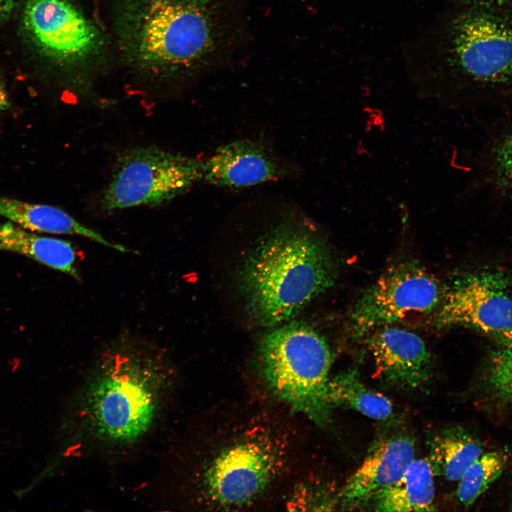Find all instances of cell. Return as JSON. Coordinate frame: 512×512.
<instances>
[{"mask_svg":"<svg viewBox=\"0 0 512 512\" xmlns=\"http://www.w3.org/2000/svg\"><path fill=\"white\" fill-rule=\"evenodd\" d=\"M176 385V370L164 348L120 336L97 355L69 400L52 468L136 452L164 421Z\"/></svg>","mask_w":512,"mask_h":512,"instance_id":"1","label":"cell"},{"mask_svg":"<svg viewBox=\"0 0 512 512\" xmlns=\"http://www.w3.org/2000/svg\"><path fill=\"white\" fill-rule=\"evenodd\" d=\"M248 0H122L115 30L126 59L152 81L226 68L250 39Z\"/></svg>","mask_w":512,"mask_h":512,"instance_id":"2","label":"cell"},{"mask_svg":"<svg viewBox=\"0 0 512 512\" xmlns=\"http://www.w3.org/2000/svg\"><path fill=\"white\" fill-rule=\"evenodd\" d=\"M503 9L457 6L404 46L420 97L457 107L512 93V16Z\"/></svg>","mask_w":512,"mask_h":512,"instance_id":"3","label":"cell"},{"mask_svg":"<svg viewBox=\"0 0 512 512\" xmlns=\"http://www.w3.org/2000/svg\"><path fill=\"white\" fill-rule=\"evenodd\" d=\"M199 446L170 453L161 472L164 489L188 506L234 510L259 503L292 464L284 428L262 415L230 424Z\"/></svg>","mask_w":512,"mask_h":512,"instance_id":"4","label":"cell"},{"mask_svg":"<svg viewBox=\"0 0 512 512\" xmlns=\"http://www.w3.org/2000/svg\"><path fill=\"white\" fill-rule=\"evenodd\" d=\"M336 274L335 258L313 229L294 222L277 225L240 269L248 317L258 326L282 324L333 285Z\"/></svg>","mask_w":512,"mask_h":512,"instance_id":"5","label":"cell"},{"mask_svg":"<svg viewBox=\"0 0 512 512\" xmlns=\"http://www.w3.org/2000/svg\"><path fill=\"white\" fill-rule=\"evenodd\" d=\"M258 363L269 388L292 410L321 426L330 421L331 355L319 334L296 321L274 328L260 342Z\"/></svg>","mask_w":512,"mask_h":512,"instance_id":"6","label":"cell"},{"mask_svg":"<svg viewBox=\"0 0 512 512\" xmlns=\"http://www.w3.org/2000/svg\"><path fill=\"white\" fill-rule=\"evenodd\" d=\"M203 179V161L156 146L127 149L114 161L103 210L166 205Z\"/></svg>","mask_w":512,"mask_h":512,"instance_id":"7","label":"cell"},{"mask_svg":"<svg viewBox=\"0 0 512 512\" xmlns=\"http://www.w3.org/2000/svg\"><path fill=\"white\" fill-rule=\"evenodd\" d=\"M443 292L437 279L416 262L398 264L358 298L351 312V329L361 336L410 313L430 312Z\"/></svg>","mask_w":512,"mask_h":512,"instance_id":"8","label":"cell"},{"mask_svg":"<svg viewBox=\"0 0 512 512\" xmlns=\"http://www.w3.org/2000/svg\"><path fill=\"white\" fill-rule=\"evenodd\" d=\"M23 23L42 53L68 68H85L102 51L97 28L68 0H28Z\"/></svg>","mask_w":512,"mask_h":512,"instance_id":"9","label":"cell"},{"mask_svg":"<svg viewBox=\"0 0 512 512\" xmlns=\"http://www.w3.org/2000/svg\"><path fill=\"white\" fill-rule=\"evenodd\" d=\"M435 316L439 328L464 326L512 346V297L505 279L494 273H476L444 290Z\"/></svg>","mask_w":512,"mask_h":512,"instance_id":"10","label":"cell"},{"mask_svg":"<svg viewBox=\"0 0 512 512\" xmlns=\"http://www.w3.org/2000/svg\"><path fill=\"white\" fill-rule=\"evenodd\" d=\"M368 348L375 365V375L388 386L416 390L431 381L434 364L422 339L405 329L383 326L374 331Z\"/></svg>","mask_w":512,"mask_h":512,"instance_id":"11","label":"cell"},{"mask_svg":"<svg viewBox=\"0 0 512 512\" xmlns=\"http://www.w3.org/2000/svg\"><path fill=\"white\" fill-rule=\"evenodd\" d=\"M284 160L261 142L238 139L218 147L203 161V179L219 188L240 189L290 176Z\"/></svg>","mask_w":512,"mask_h":512,"instance_id":"12","label":"cell"},{"mask_svg":"<svg viewBox=\"0 0 512 512\" xmlns=\"http://www.w3.org/2000/svg\"><path fill=\"white\" fill-rule=\"evenodd\" d=\"M415 449L412 437L403 433L376 440L339 494L342 504L353 507L374 501L400 479L415 459Z\"/></svg>","mask_w":512,"mask_h":512,"instance_id":"13","label":"cell"},{"mask_svg":"<svg viewBox=\"0 0 512 512\" xmlns=\"http://www.w3.org/2000/svg\"><path fill=\"white\" fill-rule=\"evenodd\" d=\"M0 216L34 233L78 235L119 252H130L126 247L108 241L64 210L52 206L0 196Z\"/></svg>","mask_w":512,"mask_h":512,"instance_id":"14","label":"cell"},{"mask_svg":"<svg viewBox=\"0 0 512 512\" xmlns=\"http://www.w3.org/2000/svg\"><path fill=\"white\" fill-rule=\"evenodd\" d=\"M0 250L25 256L80 281L77 252L67 240L43 236L14 223H0Z\"/></svg>","mask_w":512,"mask_h":512,"instance_id":"15","label":"cell"},{"mask_svg":"<svg viewBox=\"0 0 512 512\" xmlns=\"http://www.w3.org/2000/svg\"><path fill=\"white\" fill-rule=\"evenodd\" d=\"M434 471L427 459H414L400 479L375 498L378 511H434Z\"/></svg>","mask_w":512,"mask_h":512,"instance_id":"16","label":"cell"},{"mask_svg":"<svg viewBox=\"0 0 512 512\" xmlns=\"http://www.w3.org/2000/svg\"><path fill=\"white\" fill-rule=\"evenodd\" d=\"M434 475L458 481L469 466L486 450L482 443L462 427L442 429L429 442Z\"/></svg>","mask_w":512,"mask_h":512,"instance_id":"17","label":"cell"},{"mask_svg":"<svg viewBox=\"0 0 512 512\" xmlns=\"http://www.w3.org/2000/svg\"><path fill=\"white\" fill-rule=\"evenodd\" d=\"M326 399L331 410L337 407L348 408L374 420H388L393 412L392 402L383 395L366 387L356 368L329 378Z\"/></svg>","mask_w":512,"mask_h":512,"instance_id":"18","label":"cell"},{"mask_svg":"<svg viewBox=\"0 0 512 512\" xmlns=\"http://www.w3.org/2000/svg\"><path fill=\"white\" fill-rule=\"evenodd\" d=\"M508 454L501 450H485L458 481L457 496L466 507L471 506L502 474Z\"/></svg>","mask_w":512,"mask_h":512,"instance_id":"19","label":"cell"},{"mask_svg":"<svg viewBox=\"0 0 512 512\" xmlns=\"http://www.w3.org/2000/svg\"><path fill=\"white\" fill-rule=\"evenodd\" d=\"M484 164L490 188L500 198L512 202V127L502 131L490 143Z\"/></svg>","mask_w":512,"mask_h":512,"instance_id":"20","label":"cell"},{"mask_svg":"<svg viewBox=\"0 0 512 512\" xmlns=\"http://www.w3.org/2000/svg\"><path fill=\"white\" fill-rule=\"evenodd\" d=\"M484 383L494 400L512 405V346H501L491 353Z\"/></svg>","mask_w":512,"mask_h":512,"instance_id":"21","label":"cell"},{"mask_svg":"<svg viewBox=\"0 0 512 512\" xmlns=\"http://www.w3.org/2000/svg\"><path fill=\"white\" fill-rule=\"evenodd\" d=\"M457 6L504 9L512 0H448Z\"/></svg>","mask_w":512,"mask_h":512,"instance_id":"22","label":"cell"},{"mask_svg":"<svg viewBox=\"0 0 512 512\" xmlns=\"http://www.w3.org/2000/svg\"><path fill=\"white\" fill-rule=\"evenodd\" d=\"M18 1V0H0V23L11 16Z\"/></svg>","mask_w":512,"mask_h":512,"instance_id":"23","label":"cell"},{"mask_svg":"<svg viewBox=\"0 0 512 512\" xmlns=\"http://www.w3.org/2000/svg\"><path fill=\"white\" fill-rule=\"evenodd\" d=\"M10 107L8 94L4 82L0 77V114Z\"/></svg>","mask_w":512,"mask_h":512,"instance_id":"24","label":"cell"}]
</instances>
